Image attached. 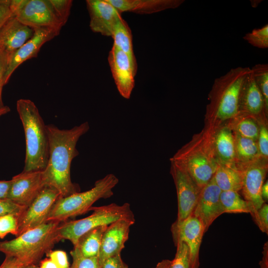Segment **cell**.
Masks as SVG:
<instances>
[{"label": "cell", "mask_w": 268, "mask_h": 268, "mask_svg": "<svg viewBox=\"0 0 268 268\" xmlns=\"http://www.w3.org/2000/svg\"><path fill=\"white\" fill-rule=\"evenodd\" d=\"M108 61L119 94L125 99H130L134 87L137 67L126 54L114 45L109 53Z\"/></svg>", "instance_id": "12"}, {"label": "cell", "mask_w": 268, "mask_h": 268, "mask_svg": "<svg viewBox=\"0 0 268 268\" xmlns=\"http://www.w3.org/2000/svg\"><path fill=\"white\" fill-rule=\"evenodd\" d=\"M17 268H39L37 265H30L22 267H18Z\"/></svg>", "instance_id": "50"}, {"label": "cell", "mask_w": 268, "mask_h": 268, "mask_svg": "<svg viewBox=\"0 0 268 268\" xmlns=\"http://www.w3.org/2000/svg\"><path fill=\"white\" fill-rule=\"evenodd\" d=\"M211 126L194 135L170 158L186 170L200 189L213 177L218 166L213 146Z\"/></svg>", "instance_id": "2"}, {"label": "cell", "mask_w": 268, "mask_h": 268, "mask_svg": "<svg viewBox=\"0 0 268 268\" xmlns=\"http://www.w3.org/2000/svg\"><path fill=\"white\" fill-rule=\"evenodd\" d=\"M261 195L263 200L266 202L268 200V182L267 181L262 186Z\"/></svg>", "instance_id": "46"}, {"label": "cell", "mask_w": 268, "mask_h": 268, "mask_svg": "<svg viewBox=\"0 0 268 268\" xmlns=\"http://www.w3.org/2000/svg\"><path fill=\"white\" fill-rule=\"evenodd\" d=\"M60 194L55 189L46 186L33 201L17 216L16 236L46 222L50 211Z\"/></svg>", "instance_id": "9"}, {"label": "cell", "mask_w": 268, "mask_h": 268, "mask_svg": "<svg viewBox=\"0 0 268 268\" xmlns=\"http://www.w3.org/2000/svg\"><path fill=\"white\" fill-rule=\"evenodd\" d=\"M263 252V258L260 262V268H268V242H266L264 246Z\"/></svg>", "instance_id": "44"}, {"label": "cell", "mask_w": 268, "mask_h": 268, "mask_svg": "<svg viewBox=\"0 0 268 268\" xmlns=\"http://www.w3.org/2000/svg\"><path fill=\"white\" fill-rule=\"evenodd\" d=\"M89 128L87 122L68 130H61L53 125H46L49 158L43 171V177L46 185L57 190L60 197L80 191L79 186L71 181L70 166L73 159L79 154L76 147L77 141Z\"/></svg>", "instance_id": "1"}, {"label": "cell", "mask_w": 268, "mask_h": 268, "mask_svg": "<svg viewBox=\"0 0 268 268\" xmlns=\"http://www.w3.org/2000/svg\"><path fill=\"white\" fill-rule=\"evenodd\" d=\"M92 213L76 220L61 222L59 234L62 240L70 241L75 246L78 239L87 232L98 227L107 226L120 219L135 220L129 203L108 205L91 208Z\"/></svg>", "instance_id": "7"}, {"label": "cell", "mask_w": 268, "mask_h": 268, "mask_svg": "<svg viewBox=\"0 0 268 268\" xmlns=\"http://www.w3.org/2000/svg\"><path fill=\"white\" fill-rule=\"evenodd\" d=\"M259 229L268 234V205L265 202L254 213L251 215Z\"/></svg>", "instance_id": "35"}, {"label": "cell", "mask_w": 268, "mask_h": 268, "mask_svg": "<svg viewBox=\"0 0 268 268\" xmlns=\"http://www.w3.org/2000/svg\"><path fill=\"white\" fill-rule=\"evenodd\" d=\"M100 268H129L122 259L121 254H118L106 259Z\"/></svg>", "instance_id": "40"}, {"label": "cell", "mask_w": 268, "mask_h": 268, "mask_svg": "<svg viewBox=\"0 0 268 268\" xmlns=\"http://www.w3.org/2000/svg\"><path fill=\"white\" fill-rule=\"evenodd\" d=\"M213 146L218 163L235 165L236 157L234 134L230 127L213 128Z\"/></svg>", "instance_id": "22"}, {"label": "cell", "mask_w": 268, "mask_h": 268, "mask_svg": "<svg viewBox=\"0 0 268 268\" xmlns=\"http://www.w3.org/2000/svg\"><path fill=\"white\" fill-rule=\"evenodd\" d=\"M46 186L43 171H23L10 180L7 199L27 207Z\"/></svg>", "instance_id": "13"}, {"label": "cell", "mask_w": 268, "mask_h": 268, "mask_svg": "<svg viewBox=\"0 0 268 268\" xmlns=\"http://www.w3.org/2000/svg\"><path fill=\"white\" fill-rule=\"evenodd\" d=\"M220 200L224 213H250L251 214L253 212L250 203L243 199L238 192L222 191Z\"/></svg>", "instance_id": "27"}, {"label": "cell", "mask_w": 268, "mask_h": 268, "mask_svg": "<svg viewBox=\"0 0 268 268\" xmlns=\"http://www.w3.org/2000/svg\"><path fill=\"white\" fill-rule=\"evenodd\" d=\"M89 27L94 33L111 37L113 28L122 13L107 0H86Z\"/></svg>", "instance_id": "16"}, {"label": "cell", "mask_w": 268, "mask_h": 268, "mask_svg": "<svg viewBox=\"0 0 268 268\" xmlns=\"http://www.w3.org/2000/svg\"><path fill=\"white\" fill-rule=\"evenodd\" d=\"M251 70L255 82L264 99L267 111L268 110V65L259 64L252 67Z\"/></svg>", "instance_id": "29"}, {"label": "cell", "mask_w": 268, "mask_h": 268, "mask_svg": "<svg viewBox=\"0 0 268 268\" xmlns=\"http://www.w3.org/2000/svg\"><path fill=\"white\" fill-rule=\"evenodd\" d=\"M239 113L261 118L267 113L263 96L251 70L242 85L239 104Z\"/></svg>", "instance_id": "20"}, {"label": "cell", "mask_w": 268, "mask_h": 268, "mask_svg": "<svg viewBox=\"0 0 268 268\" xmlns=\"http://www.w3.org/2000/svg\"><path fill=\"white\" fill-rule=\"evenodd\" d=\"M175 244L177 247L176 253L174 259L171 261L169 268H191L188 246L181 241Z\"/></svg>", "instance_id": "30"}, {"label": "cell", "mask_w": 268, "mask_h": 268, "mask_svg": "<svg viewBox=\"0 0 268 268\" xmlns=\"http://www.w3.org/2000/svg\"><path fill=\"white\" fill-rule=\"evenodd\" d=\"M26 207L17 204L7 199H0V217L9 214L18 216Z\"/></svg>", "instance_id": "36"}, {"label": "cell", "mask_w": 268, "mask_h": 268, "mask_svg": "<svg viewBox=\"0 0 268 268\" xmlns=\"http://www.w3.org/2000/svg\"><path fill=\"white\" fill-rule=\"evenodd\" d=\"M0 51H1L0 50Z\"/></svg>", "instance_id": "51"}, {"label": "cell", "mask_w": 268, "mask_h": 268, "mask_svg": "<svg viewBox=\"0 0 268 268\" xmlns=\"http://www.w3.org/2000/svg\"><path fill=\"white\" fill-rule=\"evenodd\" d=\"M261 0H251V5L253 7H256L258 5L259 3L260 2L259 1H261Z\"/></svg>", "instance_id": "49"}, {"label": "cell", "mask_w": 268, "mask_h": 268, "mask_svg": "<svg viewBox=\"0 0 268 268\" xmlns=\"http://www.w3.org/2000/svg\"><path fill=\"white\" fill-rule=\"evenodd\" d=\"M8 60V55L1 51L0 52V109L4 106L2 99V92L3 87L5 85L4 75L7 66Z\"/></svg>", "instance_id": "39"}, {"label": "cell", "mask_w": 268, "mask_h": 268, "mask_svg": "<svg viewBox=\"0 0 268 268\" xmlns=\"http://www.w3.org/2000/svg\"><path fill=\"white\" fill-rule=\"evenodd\" d=\"M170 173L173 179L177 195L178 217L179 222L192 215L201 190L188 172L171 161Z\"/></svg>", "instance_id": "11"}, {"label": "cell", "mask_w": 268, "mask_h": 268, "mask_svg": "<svg viewBox=\"0 0 268 268\" xmlns=\"http://www.w3.org/2000/svg\"><path fill=\"white\" fill-rule=\"evenodd\" d=\"M243 39L250 44L260 49H267L268 47V25L263 27L255 29L251 32L248 33Z\"/></svg>", "instance_id": "31"}, {"label": "cell", "mask_w": 268, "mask_h": 268, "mask_svg": "<svg viewBox=\"0 0 268 268\" xmlns=\"http://www.w3.org/2000/svg\"><path fill=\"white\" fill-rule=\"evenodd\" d=\"M257 142L261 156L268 160V130L266 126L264 125L260 126L259 134Z\"/></svg>", "instance_id": "37"}, {"label": "cell", "mask_w": 268, "mask_h": 268, "mask_svg": "<svg viewBox=\"0 0 268 268\" xmlns=\"http://www.w3.org/2000/svg\"><path fill=\"white\" fill-rule=\"evenodd\" d=\"M111 37L114 41L113 45L126 54L134 65L137 67L133 49L132 31L123 17L119 20L115 25Z\"/></svg>", "instance_id": "24"}, {"label": "cell", "mask_w": 268, "mask_h": 268, "mask_svg": "<svg viewBox=\"0 0 268 268\" xmlns=\"http://www.w3.org/2000/svg\"><path fill=\"white\" fill-rule=\"evenodd\" d=\"M70 253L72 259L70 268H100L97 257H85L75 247Z\"/></svg>", "instance_id": "32"}, {"label": "cell", "mask_w": 268, "mask_h": 268, "mask_svg": "<svg viewBox=\"0 0 268 268\" xmlns=\"http://www.w3.org/2000/svg\"><path fill=\"white\" fill-rule=\"evenodd\" d=\"M10 8L13 16L33 30L49 29L60 33L64 26L50 0H11Z\"/></svg>", "instance_id": "8"}, {"label": "cell", "mask_w": 268, "mask_h": 268, "mask_svg": "<svg viewBox=\"0 0 268 268\" xmlns=\"http://www.w3.org/2000/svg\"><path fill=\"white\" fill-rule=\"evenodd\" d=\"M122 13L149 14L180 6L184 0H107Z\"/></svg>", "instance_id": "21"}, {"label": "cell", "mask_w": 268, "mask_h": 268, "mask_svg": "<svg viewBox=\"0 0 268 268\" xmlns=\"http://www.w3.org/2000/svg\"><path fill=\"white\" fill-rule=\"evenodd\" d=\"M221 192L215 183L213 177L201 190L192 215L200 220L205 232L212 222L224 213L220 200Z\"/></svg>", "instance_id": "15"}, {"label": "cell", "mask_w": 268, "mask_h": 268, "mask_svg": "<svg viewBox=\"0 0 268 268\" xmlns=\"http://www.w3.org/2000/svg\"><path fill=\"white\" fill-rule=\"evenodd\" d=\"M134 222L135 220L120 219L107 226L98 256L100 267L107 258L121 254L129 238L130 227Z\"/></svg>", "instance_id": "18"}, {"label": "cell", "mask_w": 268, "mask_h": 268, "mask_svg": "<svg viewBox=\"0 0 268 268\" xmlns=\"http://www.w3.org/2000/svg\"><path fill=\"white\" fill-rule=\"evenodd\" d=\"M250 70L249 67H239L215 79L209 95L207 118L223 122L232 120L239 114L241 88Z\"/></svg>", "instance_id": "5"}, {"label": "cell", "mask_w": 268, "mask_h": 268, "mask_svg": "<svg viewBox=\"0 0 268 268\" xmlns=\"http://www.w3.org/2000/svg\"><path fill=\"white\" fill-rule=\"evenodd\" d=\"M256 119L250 115L239 113L233 119L237 121L234 125V133L243 137L257 141L260 126L256 122Z\"/></svg>", "instance_id": "28"}, {"label": "cell", "mask_w": 268, "mask_h": 268, "mask_svg": "<svg viewBox=\"0 0 268 268\" xmlns=\"http://www.w3.org/2000/svg\"><path fill=\"white\" fill-rule=\"evenodd\" d=\"M57 16L65 25L69 17L72 4L71 0H50Z\"/></svg>", "instance_id": "34"}, {"label": "cell", "mask_w": 268, "mask_h": 268, "mask_svg": "<svg viewBox=\"0 0 268 268\" xmlns=\"http://www.w3.org/2000/svg\"><path fill=\"white\" fill-rule=\"evenodd\" d=\"M171 261L163 260L159 262L154 268H169Z\"/></svg>", "instance_id": "47"}, {"label": "cell", "mask_w": 268, "mask_h": 268, "mask_svg": "<svg viewBox=\"0 0 268 268\" xmlns=\"http://www.w3.org/2000/svg\"><path fill=\"white\" fill-rule=\"evenodd\" d=\"M213 178L221 191L241 190L243 179L241 171L235 165L218 163Z\"/></svg>", "instance_id": "23"}, {"label": "cell", "mask_w": 268, "mask_h": 268, "mask_svg": "<svg viewBox=\"0 0 268 268\" xmlns=\"http://www.w3.org/2000/svg\"><path fill=\"white\" fill-rule=\"evenodd\" d=\"M107 226L98 227L87 232L78 239L73 247H76L85 257H98L103 235Z\"/></svg>", "instance_id": "25"}, {"label": "cell", "mask_w": 268, "mask_h": 268, "mask_svg": "<svg viewBox=\"0 0 268 268\" xmlns=\"http://www.w3.org/2000/svg\"><path fill=\"white\" fill-rule=\"evenodd\" d=\"M34 30L11 16L0 28V50L8 58L33 36Z\"/></svg>", "instance_id": "19"}, {"label": "cell", "mask_w": 268, "mask_h": 268, "mask_svg": "<svg viewBox=\"0 0 268 268\" xmlns=\"http://www.w3.org/2000/svg\"><path fill=\"white\" fill-rule=\"evenodd\" d=\"M39 268H60L51 259H46L41 261Z\"/></svg>", "instance_id": "45"}, {"label": "cell", "mask_w": 268, "mask_h": 268, "mask_svg": "<svg viewBox=\"0 0 268 268\" xmlns=\"http://www.w3.org/2000/svg\"><path fill=\"white\" fill-rule=\"evenodd\" d=\"M171 230L175 243L181 241L188 246L191 268H199L200 249L205 233L202 224L196 217L191 215L181 222L175 221Z\"/></svg>", "instance_id": "14"}, {"label": "cell", "mask_w": 268, "mask_h": 268, "mask_svg": "<svg viewBox=\"0 0 268 268\" xmlns=\"http://www.w3.org/2000/svg\"><path fill=\"white\" fill-rule=\"evenodd\" d=\"M61 223L48 221L12 240L0 241V252L14 258L18 267L36 265L62 240L59 234Z\"/></svg>", "instance_id": "3"}, {"label": "cell", "mask_w": 268, "mask_h": 268, "mask_svg": "<svg viewBox=\"0 0 268 268\" xmlns=\"http://www.w3.org/2000/svg\"><path fill=\"white\" fill-rule=\"evenodd\" d=\"M236 163H244L261 158L257 141L234 134ZM265 159V158H264Z\"/></svg>", "instance_id": "26"}, {"label": "cell", "mask_w": 268, "mask_h": 268, "mask_svg": "<svg viewBox=\"0 0 268 268\" xmlns=\"http://www.w3.org/2000/svg\"><path fill=\"white\" fill-rule=\"evenodd\" d=\"M118 183L119 179L115 175L108 174L96 181L93 187L88 191L60 197L53 205L47 222H63L87 212L98 200L112 196L113 189Z\"/></svg>", "instance_id": "6"}, {"label": "cell", "mask_w": 268, "mask_h": 268, "mask_svg": "<svg viewBox=\"0 0 268 268\" xmlns=\"http://www.w3.org/2000/svg\"><path fill=\"white\" fill-rule=\"evenodd\" d=\"M18 227L17 216L9 214L0 217V238L3 239L8 234L15 236Z\"/></svg>", "instance_id": "33"}, {"label": "cell", "mask_w": 268, "mask_h": 268, "mask_svg": "<svg viewBox=\"0 0 268 268\" xmlns=\"http://www.w3.org/2000/svg\"><path fill=\"white\" fill-rule=\"evenodd\" d=\"M47 256L60 268H70L66 253L61 250L51 251Z\"/></svg>", "instance_id": "38"}, {"label": "cell", "mask_w": 268, "mask_h": 268, "mask_svg": "<svg viewBox=\"0 0 268 268\" xmlns=\"http://www.w3.org/2000/svg\"><path fill=\"white\" fill-rule=\"evenodd\" d=\"M18 263L16 260L12 257H5L2 263L0 266V268H17Z\"/></svg>", "instance_id": "43"}, {"label": "cell", "mask_w": 268, "mask_h": 268, "mask_svg": "<svg viewBox=\"0 0 268 268\" xmlns=\"http://www.w3.org/2000/svg\"><path fill=\"white\" fill-rule=\"evenodd\" d=\"M16 109L23 125L26 143L23 172L43 171L49 158V139L42 118L35 103L19 99Z\"/></svg>", "instance_id": "4"}, {"label": "cell", "mask_w": 268, "mask_h": 268, "mask_svg": "<svg viewBox=\"0 0 268 268\" xmlns=\"http://www.w3.org/2000/svg\"><path fill=\"white\" fill-rule=\"evenodd\" d=\"M10 111V109L8 106H4L2 108L0 109V117L7 114Z\"/></svg>", "instance_id": "48"}, {"label": "cell", "mask_w": 268, "mask_h": 268, "mask_svg": "<svg viewBox=\"0 0 268 268\" xmlns=\"http://www.w3.org/2000/svg\"><path fill=\"white\" fill-rule=\"evenodd\" d=\"M10 185V180L0 181V199H7Z\"/></svg>", "instance_id": "42"}, {"label": "cell", "mask_w": 268, "mask_h": 268, "mask_svg": "<svg viewBox=\"0 0 268 268\" xmlns=\"http://www.w3.org/2000/svg\"><path fill=\"white\" fill-rule=\"evenodd\" d=\"M10 2L11 0H0V28L12 16Z\"/></svg>", "instance_id": "41"}, {"label": "cell", "mask_w": 268, "mask_h": 268, "mask_svg": "<svg viewBox=\"0 0 268 268\" xmlns=\"http://www.w3.org/2000/svg\"><path fill=\"white\" fill-rule=\"evenodd\" d=\"M33 30L32 37L8 58L4 75L5 84L13 72L21 64L29 59L37 57L42 46L59 34L49 29L41 28Z\"/></svg>", "instance_id": "17"}, {"label": "cell", "mask_w": 268, "mask_h": 268, "mask_svg": "<svg viewBox=\"0 0 268 268\" xmlns=\"http://www.w3.org/2000/svg\"><path fill=\"white\" fill-rule=\"evenodd\" d=\"M235 166L242 173V193L252 207V215L265 202L261 191L268 171L267 159L261 157L248 163H237Z\"/></svg>", "instance_id": "10"}]
</instances>
